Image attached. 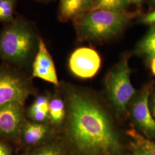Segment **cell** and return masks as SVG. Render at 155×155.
Returning a JSON list of instances; mask_svg holds the SVG:
<instances>
[{"mask_svg":"<svg viewBox=\"0 0 155 155\" xmlns=\"http://www.w3.org/2000/svg\"><path fill=\"white\" fill-rule=\"evenodd\" d=\"M127 134L133 139L139 149L144 150L149 155H155V142L145 138L134 129L128 130Z\"/></svg>","mask_w":155,"mask_h":155,"instance_id":"9a60e30c","label":"cell"},{"mask_svg":"<svg viewBox=\"0 0 155 155\" xmlns=\"http://www.w3.org/2000/svg\"><path fill=\"white\" fill-rule=\"evenodd\" d=\"M66 115L65 105L59 98H55L50 101L49 118L54 125H59L63 121Z\"/></svg>","mask_w":155,"mask_h":155,"instance_id":"4fadbf2b","label":"cell"},{"mask_svg":"<svg viewBox=\"0 0 155 155\" xmlns=\"http://www.w3.org/2000/svg\"><path fill=\"white\" fill-rule=\"evenodd\" d=\"M50 132V128L46 124L25 120L20 130V143L33 150V148H36L44 144Z\"/></svg>","mask_w":155,"mask_h":155,"instance_id":"30bf717a","label":"cell"},{"mask_svg":"<svg viewBox=\"0 0 155 155\" xmlns=\"http://www.w3.org/2000/svg\"><path fill=\"white\" fill-rule=\"evenodd\" d=\"M130 4V0H114V9L117 11H125Z\"/></svg>","mask_w":155,"mask_h":155,"instance_id":"d6986e66","label":"cell"},{"mask_svg":"<svg viewBox=\"0 0 155 155\" xmlns=\"http://www.w3.org/2000/svg\"><path fill=\"white\" fill-rule=\"evenodd\" d=\"M70 140L85 155H110L117 152L120 143L105 111L96 102L76 92L67 97Z\"/></svg>","mask_w":155,"mask_h":155,"instance_id":"6da1fadb","label":"cell"},{"mask_svg":"<svg viewBox=\"0 0 155 155\" xmlns=\"http://www.w3.org/2000/svg\"><path fill=\"white\" fill-rule=\"evenodd\" d=\"M138 51L150 61L155 57V25L150 28L140 42Z\"/></svg>","mask_w":155,"mask_h":155,"instance_id":"7c38bea8","label":"cell"},{"mask_svg":"<svg viewBox=\"0 0 155 155\" xmlns=\"http://www.w3.org/2000/svg\"><path fill=\"white\" fill-rule=\"evenodd\" d=\"M32 76L58 86L55 66L43 39H39V47L32 62Z\"/></svg>","mask_w":155,"mask_h":155,"instance_id":"ba28073f","label":"cell"},{"mask_svg":"<svg viewBox=\"0 0 155 155\" xmlns=\"http://www.w3.org/2000/svg\"><path fill=\"white\" fill-rule=\"evenodd\" d=\"M150 88L147 87L140 94L133 104L132 109L134 122L147 135L155 137V120L149 105Z\"/></svg>","mask_w":155,"mask_h":155,"instance_id":"9c48e42d","label":"cell"},{"mask_svg":"<svg viewBox=\"0 0 155 155\" xmlns=\"http://www.w3.org/2000/svg\"><path fill=\"white\" fill-rule=\"evenodd\" d=\"M131 3H133L137 5L140 6L141 5L143 0H130Z\"/></svg>","mask_w":155,"mask_h":155,"instance_id":"cb8c5ba5","label":"cell"},{"mask_svg":"<svg viewBox=\"0 0 155 155\" xmlns=\"http://www.w3.org/2000/svg\"><path fill=\"white\" fill-rule=\"evenodd\" d=\"M137 12L96 9L73 20L78 38L88 41L113 39L122 32Z\"/></svg>","mask_w":155,"mask_h":155,"instance_id":"3957f363","label":"cell"},{"mask_svg":"<svg viewBox=\"0 0 155 155\" xmlns=\"http://www.w3.org/2000/svg\"><path fill=\"white\" fill-rule=\"evenodd\" d=\"M141 22L145 24L155 25V11L146 15L141 18Z\"/></svg>","mask_w":155,"mask_h":155,"instance_id":"44dd1931","label":"cell"},{"mask_svg":"<svg viewBox=\"0 0 155 155\" xmlns=\"http://www.w3.org/2000/svg\"><path fill=\"white\" fill-rule=\"evenodd\" d=\"M25 120L24 104L13 103L0 107V138L20 143V130Z\"/></svg>","mask_w":155,"mask_h":155,"instance_id":"8992f818","label":"cell"},{"mask_svg":"<svg viewBox=\"0 0 155 155\" xmlns=\"http://www.w3.org/2000/svg\"><path fill=\"white\" fill-rule=\"evenodd\" d=\"M150 108L151 113L152 114V116L155 120V91L150 97Z\"/></svg>","mask_w":155,"mask_h":155,"instance_id":"7402d4cb","label":"cell"},{"mask_svg":"<svg viewBox=\"0 0 155 155\" xmlns=\"http://www.w3.org/2000/svg\"><path fill=\"white\" fill-rule=\"evenodd\" d=\"M101 59L95 50L82 47L75 50L69 59L71 71L78 77L90 78L94 77L100 69Z\"/></svg>","mask_w":155,"mask_h":155,"instance_id":"52a82bcc","label":"cell"},{"mask_svg":"<svg viewBox=\"0 0 155 155\" xmlns=\"http://www.w3.org/2000/svg\"><path fill=\"white\" fill-rule=\"evenodd\" d=\"M115 10L114 0H93V9Z\"/></svg>","mask_w":155,"mask_h":155,"instance_id":"ac0fdd59","label":"cell"},{"mask_svg":"<svg viewBox=\"0 0 155 155\" xmlns=\"http://www.w3.org/2000/svg\"><path fill=\"white\" fill-rule=\"evenodd\" d=\"M154 1H155V0H154Z\"/></svg>","mask_w":155,"mask_h":155,"instance_id":"4316f807","label":"cell"},{"mask_svg":"<svg viewBox=\"0 0 155 155\" xmlns=\"http://www.w3.org/2000/svg\"><path fill=\"white\" fill-rule=\"evenodd\" d=\"M37 1H39V2H48V1H50L52 0H35Z\"/></svg>","mask_w":155,"mask_h":155,"instance_id":"484cf974","label":"cell"},{"mask_svg":"<svg viewBox=\"0 0 155 155\" xmlns=\"http://www.w3.org/2000/svg\"><path fill=\"white\" fill-rule=\"evenodd\" d=\"M64 148L61 144L51 143L33 149L28 155H64Z\"/></svg>","mask_w":155,"mask_h":155,"instance_id":"2e32d148","label":"cell"},{"mask_svg":"<svg viewBox=\"0 0 155 155\" xmlns=\"http://www.w3.org/2000/svg\"><path fill=\"white\" fill-rule=\"evenodd\" d=\"M130 76L128 58L124 56L109 72L106 79V89L111 101L120 113L126 111L129 102L136 94Z\"/></svg>","mask_w":155,"mask_h":155,"instance_id":"277c9868","label":"cell"},{"mask_svg":"<svg viewBox=\"0 0 155 155\" xmlns=\"http://www.w3.org/2000/svg\"><path fill=\"white\" fill-rule=\"evenodd\" d=\"M50 100L44 95H39L34 100L32 104L29 107L28 112H32L39 110H48Z\"/></svg>","mask_w":155,"mask_h":155,"instance_id":"e0dca14e","label":"cell"},{"mask_svg":"<svg viewBox=\"0 0 155 155\" xmlns=\"http://www.w3.org/2000/svg\"><path fill=\"white\" fill-rule=\"evenodd\" d=\"M0 155H13L11 148L1 139H0Z\"/></svg>","mask_w":155,"mask_h":155,"instance_id":"ffe728a7","label":"cell"},{"mask_svg":"<svg viewBox=\"0 0 155 155\" xmlns=\"http://www.w3.org/2000/svg\"><path fill=\"white\" fill-rule=\"evenodd\" d=\"M32 92L29 81L22 72L6 63L0 67V107L24 104Z\"/></svg>","mask_w":155,"mask_h":155,"instance_id":"5b68a950","label":"cell"},{"mask_svg":"<svg viewBox=\"0 0 155 155\" xmlns=\"http://www.w3.org/2000/svg\"><path fill=\"white\" fill-rule=\"evenodd\" d=\"M18 0H0V22L4 25L12 22L16 16Z\"/></svg>","mask_w":155,"mask_h":155,"instance_id":"5bb4252c","label":"cell"},{"mask_svg":"<svg viewBox=\"0 0 155 155\" xmlns=\"http://www.w3.org/2000/svg\"><path fill=\"white\" fill-rule=\"evenodd\" d=\"M93 9V0H60L58 16L60 21L73 20Z\"/></svg>","mask_w":155,"mask_h":155,"instance_id":"8fae6325","label":"cell"},{"mask_svg":"<svg viewBox=\"0 0 155 155\" xmlns=\"http://www.w3.org/2000/svg\"><path fill=\"white\" fill-rule=\"evenodd\" d=\"M150 68L153 74L155 75V57L150 61Z\"/></svg>","mask_w":155,"mask_h":155,"instance_id":"603a6c76","label":"cell"},{"mask_svg":"<svg viewBox=\"0 0 155 155\" xmlns=\"http://www.w3.org/2000/svg\"><path fill=\"white\" fill-rule=\"evenodd\" d=\"M134 155H149L147 152H144L143 150L139 149V151H137Z\"/></svg>","mask_w":155,"mask_h":155,"instance_id":"d4e9b609","label":"cell"},{"mask_svg":"<svg viewBox=\"0 0 155 155\" xmlns=\"http://www.w3.org/2000/svg\"><path fill=\"white\" fill-rule=\"evenodd\" d=\"M40 38L35 24L17 14L0 32V59L18 67L28 66L36 55Z\"/></svg>","mask_w":155,"mask_h":155,"instance_id":"7a4b0ae2","label":"cell"}]
</instances>
